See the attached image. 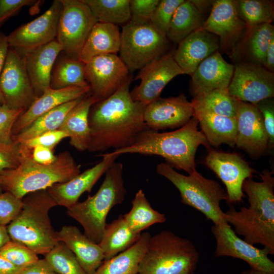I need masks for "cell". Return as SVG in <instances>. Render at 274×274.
Segmentation results:
<instances>
[{
  "label": "cell",
  "mask_w": 274,
  "mask_h": 274,
  "mask_svg": "<svg viewBox=\"0 0 274 274\" xmlns=\"http://www.w3.org/2000/svg\"><path fill=\"white\" fill-rule=\"evenodd\" d=\"M216 246L214 256H229L245 261L251 268L274 274L272 255L267 248L259 249L239 238L227 222L214 225L211 228Z\"/></svg>",
  "instance_id": "12"
},
{
  "label": "cell",
  "mask_w": 274,
  "mask_h": 274,
  "mask_svg": "<svg viewBox=\"0 0 274 274\" xmlns=\"http://www.w3.org/2000/svg\"><path fill=\"white\" fill-rule=\"evenodd\" d=\"M61 8L60 0H55L42 15L10 33L9 47L21 54L54 40Z\"/></svg>",
  "instance_id": "15"
},
{
  "label": "cell",
  "mask_w": 274,
  "mask_h": 274,
  "mask_svg": "<svg viewBox=\"0 0 274 274\" xmlns=\"http://www.w3.org/2000/svg\"><path fill=\"white\" fill-rule=\"evenodd\" d=\"M202 14L191 2L184 1L175 11L166 37L174 43L179 44L204 22Z\"/></svg>",
  "instance_id": "33"
},
{
  "label": "cell",
  "mask_w": 274,
  "mask_h": 274,
  "mask_svg": "<svg viewBox=\"0 0 274 274\" xmlns=\"http://www.w3.org/2000/svg\"><path fill=\"white\" fill-rule=\"evenodd\" d=\"M20 274H58L44 258L23 268Z\"/></svg>",
  "instance_id": "51"
},
{
  "label": "cell",
  "mask_w": 274,
  "mask_h": 274,
  "mask_svg": "<svg viewBox=\"0 0 274 274\" xmlns=\"http://www.w3.org/2000/svg\"><path fill=\"white\" fill-rule=\"evenodd\" d=\"M97 22L116 25L130 21L129 0H82Z\"/></svg>",
  "instance_id": "36"
},
{
  "label": "cell",
  "mask_w": 274,
  "mask_h": 274,
  "mask_svg": "<svg viewBox=\"0 0 274 274\" xmlns=\"http://www.w3.org/2000/svg\"><path fill=\"white\" fill-rule=\"evenodd\" d=\"M193 107V116L197 119L201 132L209 145L214 147L222 144L230 147L235 146L237 132L236 118L217 115L203 108Z\"/></svg>",
  "instance_id": "28"
},
{
  "label": "cell",
  "mask_w": 274,
  "mask_h": 274,
  "mask_svg": "<svg viewBox=\"0 0 274 274\" xmlns=\"http://www.w3.org/2000/svg\"><path fill=\"white\" fill-rule=\"evenodd\" d=\"M98 101L89 91L70 110L58 129L66 133L70 145L78 151L88 150L90 137L88 115L91 106Z\"/></svg>",
  "instance_id": "27"
},
{
  "label": "cell",
  "mask_w": 274,
  "mask_h": 274,
  "mask_svg": "<svg viewBox=\"0 0 274 274\" xmlns=\"http://www.w3.org/2000/svg\"><path fill=\"white\" fill-rule=\"evenodd\" d=\"M83 97L63 104L38 117L19 133L13 135V142L21 143L44 133L58 129L68 113Z\"/></svg>",
  "instance_id": "32"
},
{
  "label": "cell",
  "mask_w": 274,
  "mask_h": 274,
  "mask_svg": "<svg viewBox=\"0 0 274 274\" xmlns=\"http://www.w3.org/2000/svg\"><path fill=\"white\" fill-rule=\"evenodd\" d=\"M156 172L176 187L183 203L200 212L214 225L227 222L220 202L223 200L227 201L228 197L226 191L217 182L204 177L196 170L185 176L178 173L167 163L158 164Z\"/></svg>",
  "instance_id": "8"
},
{
  "label": "cell",
  "mask_w": 274,
  "mask_h": 274,
  "mask_svg": "<svg viewBox=\"0 0 274 274\" xmlns=\"http://www.w3.org/2000/svg\"><path fill=\"white\" fill-rule=\"evenodd\" d=\"M184 0H160L150 22L151 25L166 37L171 20L177 8Z\"/></svg>",
  "instance_id": "42"
},
{
  "label": "cell",
  "mask_w": 274,
  "mask_h": 274,
  "mask_svg": "<svg viewBox=\"0 0 274 274\" xmlns=\"http://www.w3.org/2000/svg\"><path fill=\"white\" fill-rule=\"evenodd\" d=\"M263 67L271 72L274 71V38L271 40L267 50Z\"/></svg>",
  "instance_id": "54"
},
{
  "label": "cell",
  "mask_w": 274,
  "mask_h": 274,
  "mask_svg": "<svg viewBox=\"0 0 274 274\" xmlns=\"http://www.w3.org/2000/svg\"><path fill=\"white\" fill-rule=\"evenodd\" d=\"M97 156L102 157V159L93 167L80 173L67 182L56 183L46 189L57 206L68 209L76 203L83 193L91 191L95 184L119 156L109 153Z\"/></svg>",
  "instance_id": "20"
},
{
  "label": "cell",
  "mask_w": 274,
  "mask_h": 274,
  "mask_svg": "<svg viewBox=\"0 0 274 274\" xmlns=\"http://www.w3.org/2000/svg\"><path fill=\"white\" fill-rule=\"evenodd\" d=\"M200 28L217 36L223 49H232L243 33L247 31L233 0L214 1L210 15Z\"/></svg>",
  "instance_id": "18"
},
{
  "label": "cell",
  "mask_w": 274,
  "mask_h": 274,
  "mask_svg": "<svg viewBox=\"0 0 274 274\" xmlns=\"http://www.w3.org/2000/svg\"><path fill=\"white\" fill-rule=\"evenodd\" d=\"M44 256V259L58 274H87L74 253L62 242H59Z\"/></svg>",
  "instance_id": "40"
},
{
  "label": "cell",
  "mask_w": 274,
  "mask_h": 274,
  "mask_svg": "<svg viewBox=\"0 0 274 274\" xmlns=\"http://www.w3.org/2000/svg\"><path fill=\"white\" fill-rule=\"evenodd\" d=\"M255 106L261 112L268 138V148L274 145V101L272 97L263 99Z\"/></svg>",
  "instance_id": "47"
},
{
  "label": "cell",
  "mask_w": 274,
  "mask_h": 274,
  "mask_svg": "<svg viewBox=\"0 0 274 274\" xmlns=\"http://www.w3.org/2000/svg\"><path fill=\"white\" fill-rule=\"evenodd\" d=\"M129 71L117 54L96 56L85 63V77L90 92L98 101L114 93L130 76Z\"/></svg>",
  "instance_id": "14"
},
{
  "label": "cell",
  "mask_w": 274,
  "mask_h": 274,
  "mask_svg": "<svg viewBox=\"0 0 274 274\" xmlns=\"http://www.w3.org/2000/svg\"><path fill=\"white\" fill-rule=\"evenodd\" d=\"M36 2L33 0H0V27L22 7L31 6Z\"/></svg>",
  "instance_id": "49"
},
{
  "label": "cell",
  "mask_w": 274,
  "mask_h": 274,
  "mask_svg": "<svg viewBox=\"0 0 274 274\" xmlns=\"http://www.w3.org/2000/svg\"><path fill=\"white\" fill-rule=\"evenodd\" d=\"M22 205V199L11 193L5 191L0 194V225H8L19 213Z\"/></svg>",
  "instance_id": "45"
},
{
  "label": "cell",
  "mask_w": 274,
  "mask_h": 274,
  "mask_svg": "<svg viewBox=\"0 0 274 274\" xmlns=\"http://www.w3.org/2000/svg\"><path fill=\"white\" fill-rule=\"evenodd\" d=\"M21 144L22 157L19 166L0 174L3 191L18 198L46 189L55 184L67 182L81 173L80 166L68 151L56 155L52 164L44 165L35 162L32 158V150Z\"/></svg>",
  "instance_id": "4"
},
{
  "label": "cell",
  "mask_w": 274,
  "mask_h": 274,
  "mask_svg": "<svg viewBox=\"0 0 274 274\" xmlns=\"http://www.w3.org/2000/svg\"><path fill=\"white\" fill-rule=\"evenodd\" d=\"M61 51V46L54 40L20 54L24 58L25 67L37 98L50 87L52 71Z\"/></svg>",
  "instance_id": "24"
},
{
  "label": "cell",
  "mask_w": 274,
  "mask_h": 274,
  "mask_svg": "<svg viewBox=\"0 0 274 274\" xmlns=\"http://www.w3.org/2000/svg\"><path fill=\"white\" fill-rule=\"evenodd\" d=\"M0 91L5 105L14 110L25 112L37 98L23 56L11 47L0 73Z\"/></svg>",
  "instance_id": "11"
},
{
  "label": "cell",
  "mask_w": 274,
  "mask_h": 274,
  "mask_svg": "<svg viewBox=\"0 0 274 274\" xmlns=\"http://www.w3.org/2000/svg\"><path fill=\"white\" fill-rule=\"evenodd\" d=\"M9 48L7 36L0 32V73L5 64Z\"/></svg>",
  "instance_id": "53"
},
{
  "label": "cell",
  "mask_w": 274,
  "mask_h": 274,
  "mask_svg": "<svg viewBox=\"0 0 274 274\" xmlns=\"http://www.w3.org/2000/svg\"><path fill=\"white\" fill-rule=\"evenodd\" d=\"M236 119L235 145L253 156L263 153L268 148V138L262 114L257 107L239 100Z\"/></svg>",
  "instance_id": "21"
},
{
  "label": "cell",
  "mask_w": 274,
  "mask_h": 274,
  "mask_svg": "<svg viewBox=\"0 0 274 274\" xmlns=\"http://www.w3.org/2000/svg\"><path fill=\"white\" fill-rule=\"evenodd\" d=\"M90 90V87L76 86L60 89L48 88L19 117L13 125L12 134L19 133L38 117L54 108L84 97Z\"/></svg>",
  "instance_id": "25"
},
{
  "label": "cell",
  "mask_w": 274,
  "mask_h": 274,
  "mask_svg": "<svg viewBox=\"0 0 274 274\" xmlns=\"http://www.w3.org/2000/svg\"><path fill=\"white\" fill-rule=\"evenodd\" d=\"M199 259L191 241L163 230L151 236L138 274H194Z\"/></svg>",
  "instance_id": "7"
},
{
  "label": "cell",
  "mask_w": 274,
  "mask_h": 274,
  "mask_svg": "<svg viewBox=\"0 0 274 274\" xmlns=\"http://www.w3.org/2000/svg\"><path fill=\"white\" fill-rule=\"evenodd\" d=\"M241 274H271L264 271L251 268L250 269L243 271Z\"/></svg>",
  "instance_id": "57"
},
{
  "label": "cell",
  "mask_w": 274,
  "mask_h": 274,
  "mask_svg": "<svg viewBox=\"0 0 274 274\" xmlns=\"http://www.w3.org/2000/svg\"><path fill=\"white\" fill-rule=\"evenodd\" d=\"M261 181L246 179L243 190L247 194L249 205L238 211L234 207L224 212L226 221L244 240L254 245L260 244L274 254V178L264 169L260 174Z\"/></svg>",
  "instance_id": "2"
},
{
  "label": "cell",
  "mask_w": 274,
  "mask_h": 274,
  "mask_svg": "<svg viewBox=\"0 0 274 274\" xmlns=\"http://www.w3.org/2000/svg\"><path fill=\"white\" fill-rule=\"evenodd\" d=\"M0 254L21 268L30 265L39 259L38 254L32 250L12 240L0 248Z\"/></svg>",
  "instance_id": "41"
},
{
  "label": "cell",
  "mask_w": 274,
  "mask_h": 274,
  "mask_svg": "<svg viewBox=\"0 0 274 274\" xmlns=\"http://www.w3.org/2000/svg\"><path fill=\"white\" fill-rule=\"evenodd\" d=\"M23 112L22 110L12 109L5 104L0 106V144L9 145L14 143L13 127Z\"/></svg>",
  "instance_id": "44"
},
{
  "label": "cell",
  "mask_w": 274,
  "mask_h": 274,
  "mask_svg": "<svg viewBox=\"0 0 274 274\" xmlns=\"http://www.w3.org/2000/svg\"><path fill=\"white\" fill-rule=\"evenodd\" d=\"M131 81L129 76L112 95L91 106L88 115V151L128 147L141 132L148 129L144 118L147 106L132 98L129 91Z\"/></svg>",
  "instance_id": "1"
},
{
  "label": "cell",
  "mask_w": 274,
  "mask_h": 274,
  "mask_svg": "<svg viewBox=\"0 0 274 274\" xmlns=\"http://www.w3.org/2000/svg\"><path fill=\"white\" fill-rule=\"evenodd\" d=\"M1 184H2V181H1V179L0 177V194H1L3 192Z\"/></svg>",
  "instance_id": "59"
},
{
  "label": "cell",
  "mask_w": 274,
  "mask_h": 274,
  "mask_svg": "<svg viewBox=\"0 0 274 274\" xmlns=\"http://www.w3.org/2000/svg\"><path fill=\"white\" fill-rule=\"evenodd\" d=\"M123 171V164L115 161L106 172L105 178L94 195L67 209V215L79 222L84 234L96 244L101 239L109 212L125 198Z\"/></svg>",
  "instance_id": "6"
},
{
  "label": "cell",
  "mask_w": 274,
  "mask_h": 274,
  "mask_svg": "<svg viewBox=\"0 0 274 274\" xmlns=\"http://www.w3.org/2000/svg\"><path fill=\"white\" fill-rule=\"evenodd\" d=\"M4 104H5V99L1 91H0V106Z\"/></svg>",
  "instance_id": "58"
},
{
  "label": "cell",
  "mask_w": 274,
  "mask_h": 274,
  "mask_svg": "<svg viewBox=\"0 0 274 274\" xmlns=\"http://www.w3.org/2000/svg\"><path fill=\"white\" fill-rule=\"evenodd\" d=\"M220 48L217 36L199 28L179 44L173 57L183 74L190 76L205 59Z\"/></svg>",
  "instance_id": "22"
},
{
  "label": "cell",
  "mask_w": 274,
  "mask_h": 274,
  "mask_svg": "<svg viewBox=\"0 0 274 274\" xmlns=\"http://www.w3.org/2000/svg\"><path fill=\"white\" fill-rule=\"evenodd\" d=\"M31 156L35 162L44 165L52 164L57 157L52 150L41 146H37L32 149Z\"/></svg>",
  "instance_id": "50"
},
{
  "label": "cell",
  "mask_w": 274,
  "mask_h": 274,
  "mask_svg": "<svg viewBox=\"0 0 274 274\" xmlns=\"http://www.w3.org/2000/svg\"><path fill=\"white\" fill-rule=\"evenodd\" d=\"M10 240L7 226L0 225V248Z\"/></svg>",
  "instance_id": "56"
},
{
  "label": "cell",
  "mask_w": 274,
  "mask_h": 274,
  "mask_svg": "<svg viewBox=\"0 0 274 274\" xmlns=\"http://www.w3.org/2000/svg\"><path fill=\"white\" fill-rule=\"evenodd\" d=\"M168 45L167 37L150 23L136 25L129 21L122 27L119 56L133 72L165 54Z\"/></svg>",
  "instance_id": "9"
},
{
  "label": "cell",
  "mask_w": 274,
  "mask_h": 274,
  "mask_svg": "<svg viewBox=\"0 0 274 274\" xmlns=\"http://www.w3.org/2000/svg\"><path fill=\"white\" fill-rule=\"evenodd\" d=\"M141 235L130 229L123 215L107 224L98 244L103 251L105 260L131 247L139 239Z\"/></svg>",
  "instance_id": "31"
},
{
  "label": "cell",
  "mask_w": 274,
  "mask_h": 274,
  "mask_svg": "<svg viewBox=\"0 0 274 274\" xmlns=\"http://www.w3.org/2000/svg\"><path fill=\"white\" fill-rule=\"evenodd\" d=\"M22 145L13 143L0 144V174L5 170L15 169L20 164Z\"/></svg>",
  "instance_id": "46"
},
{
  "label": "cell",
  "mask_w": 274,
  "mask_h": 274,
  "mask_svg": "<svg viewBox=\"0 0 274 274\" xmlns=\"http://www.w3.org/2000/svg\"><path fill=\"white\" fill-rule=\"evenodd\" d=\"M238 101L239 100L230 94L228 89H225L198 94L191 102L193 106L214 114L236 118Z\"/></svg>",
  "instance_id": "37"
},
{
  "label": "cell",
  "mask_w": 274,
  "mask_h": 274,
  "mask_svg": "<svg viewBox=\"0 0 274 274\" xmlns=\"http://www.w3.org/2000/svg\"><path fill=\"white\" fill-rule=\"evenodd\" d=\"M22 201L19 213L7 226L10 239L45 255L59 243L49 217L57 204L47 189L28 193Z\"/></svg>",
  "instance_id": "5"
},
{
  "label": "cell",
  "mask_w": 274,
  "mask_h": 274,
  "mask_svg": "<svg viewBox=\"0 0 274 274\" xmlns=\"http://www.w3.org/2000/svg\"><path fill=\"white\" fill-rule=\"evenodd\" d=\"M66 138H68L66 133L57 129L44 133L21 144L31 150L37 146H44L53 150L62 140Z\"/></svg>",
  "instance_id": "48"
},
{
  "label": "cell",
  "mask_w": 274,
  "mask_h": 274,
  "mask_svg": "<svg viewBox=\"0 0 274 274\" xmlns=\"http://www.w3.org/2000/svg\"><path fill=\"white\" fill-rule=\"evenodd\" d=\"M130 211L123 217L130 229L134 232L141 231L166 220L165 214L153 209L142 189H140L131 201Z\"/></svg>",
  "instance_id": "35"
},
{
  "label": "cell",
  "mask_w": 274,
  "mask_h": 274,
  "mask_svg": "<svg viewBox=\"0 0 274 274\" xmlns=\"http://www.w3.org/2000/svg\"><path fill=\"white\" fill-rule=\"evenodd\" d=\"M195 7L202 13L206 11L214 1H191Z\"/></svg>",
  "instance_id": "55"
},
{
  "label": "cell",
  "mask_w": 274,
  "mask_h": 274,
  "mask_svg": "<svg viewBox=\"0 0 274 274\" xmlns=\"http://www.w3.org/2000/svg\"><path fill=\"white\" fill-rule=\"evenodd\" d=\"M194 109L183 93L156 99L146 107L144 118L148 129L157 131L183 126L193 116Z\"/></svg>",
  "instance_id": "19"
},
{
  "label": "cell",
  "mask_w": 274,
  "mask_h": 274,
  "mask_svg": "<svg viewBox=\"0 0 274 274\" xmlns=\"http://www.w3.org/2000/svg\"><path fill=\"white\" fill-rule=\"evenodd\" d=\"M228 90L237 99L256 105L274 95V73L263 66L244 62L234 66Z\"/></svg>",
  "instance_id": "13"
},
{
  "label": "cell",
  "mask_w": 274,
  "mask_h": 274,
  "mask_svg": "<svg viewBox=\"0 0 274 274\" xmlns=\"http://www.w3.org/2000/svg\"><path fill=\"white\" fill-rule=\"evenodd\" d=\"M194 116L184 125L170 132H159L150 129L141 132L130 146L110 152L120 156L123 154L158 155L164 158L169 165L184 170L189 175L196 170L195 157L200 145H210Z\"/></svg>",
  "instance_id": "3"
},
{
  "label": "cell",
  "mask_w": 274,
  "mask_h": 274,
  "mask_svg": "<svg viewBox=\"0 0 274 274\" xmlns=\"http://www.w3.org/2000/svg\"><path fill=\"white\" fill-rule=\"evenodd\" d=\"M120 36L118 25L97 22L87 39L79 59L86 63L98 56L117 54L120 49Z\"/></svg>",
  "instance_id": "29"
},
{
  "label": "cell",
  "mask_w": 274,
  "mask_h": 274,
  "mask_svg": "<svg viewBox=\"0 0 274 274\" xmlns=\"http://www.w3.org/2000/svg\"><path fill=\"white\" fill-rule=\"evenodd\" d=\"M0 254V274H20L22 269Z\"/></svg>",
  "instance_id": "52"
},
{
  "label": "cell",
  "mask_w": 274,
  "mask_h": 274,
  "mask_svg": "<svg viewBox=\"0 0 274 274\" xmlns=\"http://www.w3.org/2000/svg\"><path fill=\"white\" fill-rule=\"evenodd\" d=\"M59 59V58H58ZM85 63L65 55L54 63L50 87L60 89L70 87H90L85 77Z\"/></svg>",
  "instance_id": "34"
},
{
  "label": "cell",
  "mask_w": 274,
  "mask_h": 274,
  "mask_svg": "<svg viewBox=\"0 0 274 274\" xmlns=\"http://www.w3.org/2000/svg\"><path fill=\"white\" fill-rule=\"evenodd\" d=\"M234 66L217 51L205 59L190 75L191 92L195 95L215 89H228Z\"/></svg>",
  "instance_id": "23"
},
{
  "label": "cell",
  "mask_w": 274,
  "mask_h": 274,
  "mask_svg": "<svg viewBox=\"0 0 274 274\" xmlns=\"http://www.w3.org/2000/svg\"><path fill=\"white\" fill-rule=\"evenodd\" d=\"M240 18L247 30L266 23H271L274 18L273 1L268 0L236 1Z\"/></svg>",
  "instance_id": "38"
},
{
  "label": "cell",
  "mask_w": 274,
  "mask_h": 274,
  "mask_svg": "<svg viewBox=\"0 0 274 274\" xmlns=\"http://www.w3.org/2000/svg\"><path fill=\"white\" fill-rule=\"evenodd\" d=\"M151 235L145 232L131 247L103 261L94 274H138V268Z\"/></svg>",
  "instance_id": "30"
},
{
  "label": "cell",
  "mask_w": 274,
  "mask_h": 274,
  "mask_svg": "<svg viewBox=\"0 0 274 274\" xmlns=\"http://www.w3.org/2000/svg\"><path fill=\"white\" fill-rule=\"evenodd\" d=\"M247 53L251 63L263 66L271 40L274 38L271 23L255 26L247 31Z\"/></svg>",
  "instance_id": "39"
},
{
  "label": "cell",
  "mask_w": 274,
  "mask_h": 274,
  "mask_svg": "<svg viewBox=\"0 0 274 274\" xmlns=\"http://www.w3.org/2000/svg\"><path fill=\"white\" fill-rule=\"evenodd\" d=\"M57 41L70 58L79 59L84 44L97 22L90 9L82 0H60Z\"/></svg>",
  "instance_id": "10"
},
{
  "label": "cell",
  "mask_w": 274,
  "mask_h": 274,
  "mask_svg": "<svg viewBox=\"0 0 274 274\" xmlns=\"http://www.w3.org/2000/svg\"><path fill=\"white\" fill-rule=\"evenodd\" d=\"M159 0H129L130 22L136 25L150 23Z\"/></svg>",
  "instance_id": "43"
},
{
  "label": "cell",
  "mask_w": 274,
  "mask_h": 274,
  "mask_svg": "<svg viewBox=\"0 0 274 274\" xmlns=\"http://www.w3.org/2000/svg\"><path fill=\"white\" fill-rule=\"evenodd\" d=\"M56 235L58 242L64 243L74 253L86 273L94 274L105 260L99 245L72 225L62 226Z\"/></svg>",
  "instance_id": "26"
},
{
  "label": "cell",
  "mask_w": 274,
  "mask_h": 274,
  "mask_svg": "<svg viewBox=\"0 0 274 274\" xmlns=\"http://www.w3.org/2000/svg\"><path fill=\"white\" fill-rule=\"evenodd\" d=\"M204 163L225 185L230 203L239 202L245 196L243 185L251 178L255 170L241 156L235 153L210 150Z\"/></svg>",
  "instance_id": "17"
},
{
  "label": "cell",
  "mask_w": 274,
  "mask_h": 274,
  "mask_svg": "<svg viewBox=\"0 0 274 274\" xmlns=\"http://www.w3.org/2000/svg\"><path fill=\"white\" fill-rule=\"evenodd\" d=\"M140 70L135 80H140V83L130 94L133 100L146 106L160 97L164 88L174 78L183 74L172 52L163 54Z\"/></svg>",
  "instance_id": "16"
}]
</instances>
